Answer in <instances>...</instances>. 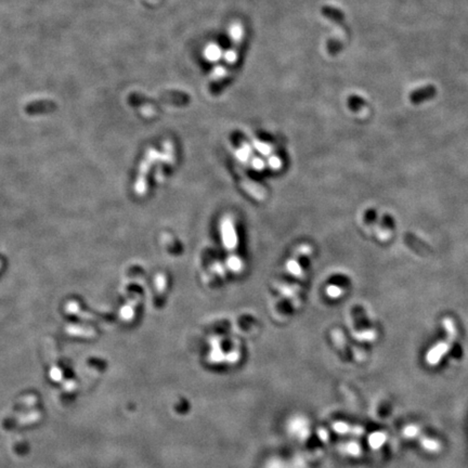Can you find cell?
I'll return each instance as SVG.
<instances>
[{"instance_id": "1", "label": "cell", "mask_w": 468, "mask_h": 468, "mask_svg": "<svg viewBox=\"0 0 468 468\" xmlns=\"http://www.w3.org/2000/svg\"><path fill=\"white\" fill-rule=\"evenodd\" d=\"M50 376L53 380H56V382H59L60 379L62 378V372L60 371V369L58 368H53L51 369V372H50Z\"/></svg>"}]
</instances>
